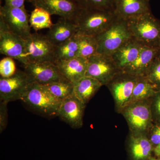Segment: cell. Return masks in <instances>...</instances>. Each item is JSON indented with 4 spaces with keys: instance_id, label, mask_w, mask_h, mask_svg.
Instances as JSON below:
<instances>
[{
    "instance_id": "cell-1",
    "label": "cell",
    "mask_w": 160,
    "mask_h": 160,
    "mask_svg": "<svg viewBox=\"0 0 160 160\" xmlns=\"http://www.w3.org/2000/svg\"><path fill=\"white\" fill-rule=\"evenodd\" d=\"M21 101L32 110L47 118L58 116L62 101L50 93L44 85L29 83Z\"/></svg>"
},
{
    "instance_id": "cell-2",
    "label": "cell",
    "mask_w": 160,
    "mask_h": 160,
    "mask_svg": "<svg viewBox=\"0 0 160 160\" xmlns=\"http://www.w3.org/2000/svg\"><path fill=\"white\" fill-rule=\"evenodd\" d=\"M126 22L133 38L143 46L160 48V21L151 11Z\"/></svg>"
},
{
    "instance_id": "cell-3",
    "label": "cell",
    "mask_w": 160,
    "mask_h": 160,
    "mask_svg": "<svg viewBox=\"0 0 160 160\" xmlns=\"http://www.w3.org/2000/svg\"><path fill=\"white\" fill-rule=\"evenodd\" d=\"M118 18L114 10L82 8L75 22L80 33L96 37L108 29Z\"/></svg>"
},
{
    "instance_id": "cell-4",
    "label": "cell",
    "mask_w": 160,
    "mask_h": 160,
    "mask_svg": "<svg viewBox=\"0 0 160 160\" xmlns=\"http://www.w3.org/2000/svg\"><path fill=\"white\" fill-rule=\"evenodd\" d=\"M95 37L98 44V53L109 56L132 38L126 21L119 18Z\"/></svg>"
},
{
    "instance_id": "cell-5",
    "label": "cell",
    "mask_w": 160,
    "mask_h": 160,
    "mask_svg": "<svg viewBox=\"0 0 160 160\" xmlns=\"http://www.w3.org/2000/svg\"><path fill=\"white\" fill-rule=\"evenodd\" d=\"M0 52L6 57L17 60L23 65L26 60V40L11 31L0 18Z\"/></svg>"
},
{
    "instance_id": "cell-6",
    "label": "cell",
    "mask_w": 160,
    "mask_h": 160,
    "mask_svg": "<svg viewBox=\"0 0 160 160\" xmlns=\"http://www.w3.org/2000/svg\"><path fill=\"white\" fill-rule=\"evenodd\" d=\"M121 70L118 68L111 56L97 54L88 59L86 76L107 85Z\"/></svg>"
},
{
    "instance_id": "cell-7",
    "label": "cell",
    "mask_w": 160,
    "mask_h": 160,
    "mask_svg": "<svg viewBox=\"0 0 160 160\" xmlns=\"http://www.w3.org/2000/svg\"><path fill=\"white\" fill-rule=\"evenodd\" d=\"M26 58L29 62H55V46L46 35L32 33L26 39ZM27 63V64H28Z\"/></svg>"
},
{
    "instance_id": "cell-8",
    "label": "cell",
    "mask_w": 160,
    "mask_h": 160,
    "mask_svg": "<svg viewBox=\"0 0 160 160\" xmlns=\"http://www.w3.org/2000/svg\"><path fill=\"white\" fill-rule=\"evenodd\" d=\"M24 69L30 83L46 85L66 80L61 74L55 63L52 62H29L24 65Z\"/></svg>"
},
{
    "instance_id": "cell-9",
    "label": "cell",
    "mask_w": 160,
    "mask_h": 160,
    "mask_svg": "<svg viewBox=\"0 0 160 160\" xmlns=\"http://www.w3.org/2000/svg\"><path fill=\"white\" fill-rule=\"evenodd\" d=\"M0 18L11 31L25 39L31 35L29 15L25 7L11 8L4 5L0 9Z\"/></svg>"
},
{
    "instance_id": "cell-10",
    "label": "cell",
    "mask_w": 160,
    "mask_h": 160,
    "mask_svg": "<svg viewBox=\"0 0 160 160\" xmlns=\"http://www.w3.org/2000/svg\"><path fill=\"white\" fill-rule=\"evenodd\" d=\"M29 82L24 71L18 70L13 75L0 78V101L9 103L21 100Z\"/></svg>"
},
{
    "instance_id": "cell-11",
    "label": "cell",
    "mask_w": 160,
    "mask_h": 160,
    "mask_svg": "<svg viewBox=\"0 0 160 160\" xmlns=\"http://www.w3.org/2000/svg\"><path fill=\"white\" fill-rule=\"evenodd\" d=\"M35 7H41L52 15L75 22L82 9L77 0H32Z\"/></svg>"
},
{
    "instance_id": "cell-12",
    "label": "cell",
    "mask_w": 160,
    "mask_h": 160,
    "mask_svg": "<svg viewBox=\"0 0 160 160\" xmlns=\"http://www.w3.org/2000/svg\"><path fill=\"white\" fill-rule=\"evenodd\" d=\"M85 106V104L72 95L62 101L58 117L72 128H81L83 125Z\"/></svg>"
},
{
    "instance_id": "cell-13",
    "label": "cell",
    "mask_w": 160,
    "mask_h": 160,
    "mask_svg": "<svg viewBox=\"0 0 160 160\" xmlns=\"http://www.w3.org/2000/svg\"><path fill=\"white\" fill-rule=\"evenodd\" d=\"M137 78L121 71L107 84H109L116 102L120 107L131 100Z\"/></svg>"
},
{
    "instance_id": "cell-14",
    "label": "cell",
    "mask_w": 160,
    "mask_h": 160,
    "mask_svg": "<svg viewBox=\"0 0 160 160\" xmlns=\"http://www.w3.org/2000/svg\"><path fill=\"white\" fill-rule=\"evenodd\" d=\"M160 52V48L143 46L137 58L122 71L135 77H145Z\"/></svg>"
},
{
    "instance_id": "cell-15",
    "label": "cell",
    "mask_w": 160,
    "mask_h": 160,
    "mask_svg": "<svg viewBox=\"0 0 160 160\" xmlns=\"http://www.w3.org/2000/svg\"><path fill=\"white\" fill-rule=\"evenodd\" d=\"M114 11L118 18L127 21L151 11L149 0H114Z\"/></svg>"
},
{
    "instance_id": "cell-16",
    "label": "cell",
    "mask_w": 160,
    "mask_h": 160,
    "mask_svg": "<svg viewBox=\"0 0 160 160\" xmlns=\"http://www.w3.org/2000/svg\"><path fill=\"white\" fill-rule=\"evenodd\" d=\"M78 32V26L74 21L60 18L49 29L46 36L52 44L57 46L74 36Z\"/></svg>"
},
{
    "instance_id": "cell-17",
    "label": "cell",
    "mask_w": 160,
    "mask_h": 160,
    "mask_svg": "<svg viewBox=\"0 0 160 160\" xmlns=\"http://www.w3.org/2000/svg\"><path fill=\"white\" fill-rule=\"evenodd\" d=\"M54 63L63 77L73 84L86 76L88 59L77 57Z\"/></svg>"
},
{
    "instance_id": "cell-18",
    "label": "cell",
    "mask_w": 160,
    "mask_h": 160,
    "mask_svg": "<svg viewBox=\"0 0 160 160\" xmlns=\"http://www.w3.org/2000/svg\"><path fill=\"white\" fill-rule=\"evenodd\" d=\"M143 46L132 38L113 52L112 58L120 70L122 71L137 58Z\"/></svg>"
},
{
    "instance_id": "cell-19",
    "label": "cell",
    "mask_w": 160,
    "mask_h": 160,
    "mask_svg": "<svg viewBox=\"0 0 160 160\" xmlns=\"http://www.w3.org/2000/svg\"><path fill=\"white\" fill-rule=\"evenodd\" d=\"M102 86V84L98 80L85 76L73 84L72 95L86 104Z\"/></svg>"
},
{
    "instance_id": "cell-20",
    "label": "cell",
    "mask_w": 160,
    "mask_h": 160,
    "mask_svg": "<svg viewBox=\"0 0 160 160\" xmlns=\"http://www.w3.org/2000/svg\"><path fill=\"white\" fill-rule=\"evenodd\" d=\"M126 118L133 129L139 131L146 129L150 121V112L148 106L145 104H137L127 109Z\"/></svg>"
},
{
    "instance_id": "cell-21",
    "label": "cell",
    "mask_w": 160,
    "mask_h": 160,
    "mask_svg": "<svg viewBox=\"0 0 160 160\" xmlns=\"http://www.w3.org/2000/svg\"><path fill=\"white\" fill-rule=\"evenodd\" d=\"M79 35V32H78L68 41L55 46V62L70 59L78 57Z\"/></svg>"
},
{
    "instance_id": "cell-22",
    "label": "cell",
    "mask_w": 160,
    "mask_h": 160,
    "mask_svg": "<svg viewBox=\"0 0 160 160\" xmlns=\"http://www.w3.org/2000/svg\"><path fill=\"white\" fill-rule=\"evenodd\" d=\"M51 15L41 7H35L32 12L29 18V23L36 31L50 28L53 25L51 19Z\"/></svg>"
},
{
    "instance_id": "cell-23",
    "label": "cell",
    "mask_w": 160,
    "mask_h": 160,
    "mask_svg": "<svg viewBox=\"0 0 160 160\" xmlns=\"http://www.w3.org/2000/svg\"><path fill=\"white\" fill-rule=\"evenodd\" d=\"M157 89L145 77L138 78L131 100L138 101L146 99L156 94Z\"/></svg>"
},
{
    "instance_id": "cell-24",
    "label": "cell",
    "mask_w": 160,
    "mask_h": 160,
    "mask_svg": "<svg viewBox=\"0 0 160 160\" xmlns=\"http://www.w3.org/2000/svg\"><path fill=\"white\" fill-rule=\"evenodd\" d=\"M78 57L88 59L98 53V44L95 37L81 34L79 32Z\"/></svg>"
},
{
    "instance_id": "cell-25",
    "label": "cell",
    "mask_w": 160,
    "mask_h": 160,
    "mask_svg": "<svg viewBox=\"0 0 160 160\" xmlns=\"http://www.w3.org/2000/svg\"><path fill=\"white\" fill-rule=\"evenodd\" d=\"M131 152L135 160L145 159L150 155L152 146L146 138H133L131 143Z\"/></svg>"
},
{
    "instance_id": "cell-26",
    "label": "cell",
    "mask_w": 160,
    "mask_h": 160,
    "mask_svg": "<svg viewBox=\"0 0 160 160\" xmlns=\"http://www.w3.org/2000/svg\"><path fill=\"white\" fill-rule=\"evenodd\" d=\"M55 97L62 101L72 95L73 84L65 80L44 85Z\"/></svg>"
},
{
    "instance_id": "cell-27",
    "label": "cell",
    "mask_w": 160,
    "mask_h": 160,
    "mask_svg": "<svg viewBox=\"0 0 160 160\" xmlns=\"http://www.w3.org/2000/svg\"><path fill=\"white\" fill-rule=\"evenodd\" d=\"M83 9L114 10V0H77Z\"/></svg>"
},
{
    "instance_id": "cell-28",
    "label": "cell",
    "mask_w": 160,
    "mask_h": 160,
    "mask_svg": "<svg viewBox=\"0 0 160 160\" xmlns=\"http://www.w3.org/2000/svg\"><path fill=\"white\" fill-rule=\"evenodd\" d=\"M145 77L157 89L160 88V52L155 58Z\"/></svg>"
},
{
    "instance_id": "cell-29",
    "label": "cell",
    "mask_w": 160,
    "mask_h": 160,
    "mask_svg": "<svg viewBox=\"0 0 160 160\" xmlns=\"http://www.w3.org/2000/svg\"><path fill=\"white\" fill-rule=\"evenodd\" d=\"M16 70L15 63L12 58L6 57L0 61L1 77L8 78L13 75Z\"/></svg>"
},
{
    "instance_id": "cell-30",
    "label": "cell",
    "mask_w": 160,
    "mask_h": 160,
    "mask_svg": "<svg viewBox=\"0 0 160 160\" xmlns=\"http://www.w3.org/2000/svg\"><path fill=\"white\" fill-rule=\"evenodd\" d=\"M6 102H1L0 103V132H2L6 129L8 122V109Z\"/></svg>"
},
{
    "instance_id": "cell-31",
    "label": "cell",
    "mask_w": 160,
    "mask_h": 160,
    "mask_svg": "<svg viewBox=\"0 0 160 160\" xmlns=\"http://www.w3.org/2000/svg\"><path fill=\"white\" fill-rule=\"evenodd\" d=\"M5 5L11 8H22L25 7V0H4Z\"/></svg>"
},
{
    "instance_id": "cell-32",
    "label": "cell",
    "mask_w": 160,
    "mask_h": 160,
    "mask_svg": "<svg viewBox=\"0 0 160 160\" xmlns=\"http://www.w3.org/2000/svg\"><path fill=\"white\" fill-rule=\"evenodd\" d=\"M152 142L155 145H158L160 143V126L156 128L152 135Z\"/></svg>"
},
{
    "instance_id": "cell-33",
    "label": "cell",
    "mask_w": 160,
    "mask_h": 160,
    "mask_svg": "<svg viewBox=\"0 0 160 160\" xmlns=\"http://www.w3.org/2000/svg\"><path fill=\"white\" fill-rule=\"evenodd\" d=\"M155 108L157 112L160 114V94L158 95L155 102Z\"/></svg>"
},
{
    "instance_id": "cell-34",
    "label": "cell",
    "mask_w": 160,
    "mask_h": 160,
    "mask_svg": "<svg viewBox=\"0 0 160 160\" xmlns=\"http://www.w3.org/2000/svg\"><path fill=\"white\" fill-rule=\"evenodd\" d=\"M154 152L156 155L160 157V143L154 149Z\"/></svg>"
},
{
    "instance_id": "cell-35",
    "label": "cell",
    "mask_w": 160,
    "mask_h": 160,
    "mask_svg": "<svg viewBox=\"0 0 160 160\" xmlns=\"http://www.w3.org/2000/svg\"><path fill=\"white\" fill-rule=\"evenodd\" d=\"M150 160H160L156 159H154V158H151V159H150Z\"/></svg>"
},
{
    "instance_id": "cell-36",
    "label": "cell",
    "mask_w": 160,
    "mask_h": 160,
    "mask_svg": "<svg viewBox=\"0 0 160 160\" xmlns=\"http://www.w3.org/2000/svg\"><path fill=\"white\" fill-rule=\"evenodd\" d=\"M149 1H150V0H149Z\"/></svg>"
},
{
    "instance_id": "cell-37",
    "label": "cell",
    "mask_w": 160,
    "mask_h": 160,
    "mask_svg": "<svg viewBox=\"0 0 160 160\" xmlns=\"http://www.w3.org/2000/svg\"><path fill=\"white\" fill-rule=\"evenodd\" d=\"M31 1H32V0H31Z\"/></svg>"
}]
</instances>
